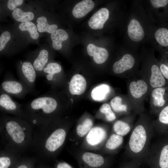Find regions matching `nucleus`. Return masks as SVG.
<instances>
[{"instance_id":"17","label":"nucleus","mask_w":168,"mask_h":168,"mask_svg":"<svg viewBox=\"0 0 168 168\" xmlns=\"http://www.w3.org/2000/svg\"><path fill=\"white\" fill-rule=\"evenodd\" d=\"M109 16V12L108 9L105 8L100 9L96 12L89 20V26L94 30L103 29Z\"/></svg>"},{"instance_id":"11","label":"nucleus","mask_w":168,"mask_h":168,"mask_svg":"<svg viewBox=\"0 0 168 168\" xmlns=\"http://www.w3.org/2000/svg\"><path fill=\"white\" fill-rule=\"evenodd\" d=\"M166 89L165 87L155 88L151 92L150 105L151 112L158 114L166 104L165 95Z\"/></svg>"},{"instance_id":"40","label":"nucleus","mask_w":168,"mask_h":168,"mask_svg":"<svg viewBox=\"0 0 168 168\" xmlns=\"http://www.w3.org/2000/svg\"><path fill=\"white\" fill-rule=\"evenodd\" d=\"M17 168H27L26 166L24 165L19 166Z\"/></svg>"},{"instance_id":"16","label":"nucleus","mask_w":168,"mask_h":168,"mask_svg":"<svg viewBox=\"0 0 168 168\" xmlns=\"http://www.w3.org/2000/svg\"><path fill=\"white\" fill-rule=\"evenodd\" d=\"M135 63L134 57L130 54H126L119 60L115 62L113 69L115 74H122L129 71L134 67Z\"/></svg>"},{"instance_id":"3","label":"nucleus","mask_w":168,"mask_h":168,"mask_svg":"<svg viewBox=\"0 0 168 168\" xmlns=\"http://www.w3.org/2000/svg\"><path fill=\"white\" fill-rule=\"evenodd\" d=\"M128 98L134 113L139 115L143 113L144 102L150 94V89L147 82L142 78L130 79L128 84Z\"/></svg>"},{"instance_id":"18","label":"nucleus","mask_w":168,"mask_h":168,"mask_svg":"<svg viewBox=\"0 0 168 168\" xmlns=\"http://www.w3.org/2000/svg\"><path fill=\"white\" fill-rule=\"evenodd\" d=\"M123 142V137L112 132L101 148L105 153H114L122 147Z\"/></svg>"},{"instance_id":"36","label":"nucleus","mask_w":168,"mask_h":168,"mask_svg":"<svg viewBox=\"0 0 168 168\" xmlns=\"http://www.w3.org/2000/svg\"><path fill=\"white\" fill-rule=\"evenodd\" d=\"M159 67L163 76L166 79L168 80V63H161Z\"/></svg>"},{"instance_id":"26","label":"nucleus","mask_w":168,"mask_h":168,"mask_svg":"<svg viewBox=\"0 0 168 168\" xmlns=\"http://www.w3.org/2000/svg\"><path fill=\"white\" fill-rule=\"evenodd\" d=\"M110 91L109 86L105 84H102L95 87L92 89L91 92V96L95 101H101L106 98Z\"/></svg>"},{"instance_id":"32","label":"nucleus","mask_w":168,"mask_h":168,"mask_svg":"<svg viewBox=\"0 0 168 168\" xmlns=\"http://www.w3.org/2000/svg\"><path fill=\"white\" fill-rule=\"evenodd\" d=\"M99 110L100 112L105 115V119L107 121L112 122L116 119V115L109 104L105 103L102 105Z\"/></svg>"},{"instance_id":"37","label":"nucleus","mask_w":168,"mask_h":168,"mask_svg":"<svg viewBox=\"0 0 168 168\" xmlns=\"http://www.w3.org/2000/svg\"><path fill=\"white\" fill-rule=\"evenodd\" d=\"M10 159L7 157L2 156L0 158V168H8L11 164Z\"/></svg>"},{"instance_id":"19","label":"nucleus","mask_w":168,"mask_h":168,"mask_svg":"<svg viewBox=\"0 0 168 168\" xmlns=\"http://www.w3.org/2000/svg\"><path fill=\"white\" fill-rule=\"evenodd\" d=\"M88 54L92 56L94 62L98 64L105 62L107 60L109 54L105 48L97 47L92 44H89L86 48Z\"/></svg>"},{"instance_id":"39","label":"nucleus","mask_w":168,"mask_h":168,"mask_svg":"<svg viewBox=\"0 0 168 168\" xmlns=\"http://www.w3.org/2000/svg\"><path fill=\"white\" fill-rule=\"evenodd\" d=\"M56 168H73L71 166L65 162L58 163L56 166Z\"/></svg>"},{"instance_id":"20","label":"nucleus","mask_w":168,"mask_h":168,"mask_svg":"<svg viewBox=\"0 0 168 168\" xmlns=\"http://www.w3.org/2000/svg\"><path fill=\"white\" fill-rule=\"evenodd\" d=\"M49 53L45 49L41 50L37 55L32 58L31 63L36 71L37 76H42L43 69L49 62Z\"/></svg>"},{"instance_id":"13","label":"nucleus","mask_w":168,"mask_h":168,"mask_svg":"<svg viewBox=\"0 0 168 168\" xmlns=\"http://www.w3.org/2000/svg\"><path fill=\"white\" fill-rule=\"evenodd\" d=\"M66 132L62 128L55 129L46 140L45 147L50 152H54L58 150L63 144L65 140Z\"/></svg>"},{"instance_id":"34","label":"nucleus","mask_w":168,"mask_h":168,"mask_svg":"<svg viewBox=\"0 0 168 168\" xmlns=\"http://www.w3.org/2000/svg\"><path fill=\"white\" fill-rule=\"evenodd\" d=\"M23 2L22 0H9L7 3V6L10 10H14L16 7L21 5Z\"/></svg>"},{"instance_id":"28","label":"nucleus","mask_w":168,"mask_h":168,"mask_svg":"<svg viewBox=\"0 0 168 168\" xmlns=\"http://www.w3.org/2000/svg\"><path fill=\"white\" fill-rule=\"evenodd\" d=\"M36 22L37 30L40 33L47 32L51 34L57 29V26L54 24H49L46 18L44 16L39 17L37 19Z\"/></svg>"},{"instance_id":"12","label":"nucleus","mask_w":168,"mask_h":168,"mask_svg":"<svg viewBox=\"0 0 168 168\" xmlns=\"http://www.w3.org/2000/svg\"><path fill=\"white\" fill-rule=\"evenodd\" d=\"M62 68L59 63L49 62L43 70L42 76L45 78L46 82L52 86L54 87L59 82V75L62 73Z\"/></svg>"},{"instance_id":"5","label":"nucleus","mask_w":168,"mask_h":168,"mask_svg":"<svg viewBox=\"0 0 168 168\" xmlns=\"http://www.w3.org/2000/svg\"><path fill=\"white\" fill-rule=\"evenodd\" d=\"M110 129L101 126L93 127L85 137L81 144L84 150L100 149L110 135Z\"/></svg>"},{"instance_id":"2","label":"nucleus","mask_w":168,"mask_h":168,"mask_svg":"<svg viewBox=\"0 0 168 168\" xmlns=\"http://www.w3.org/2000/svg\"><path fill=\"white\" fill-rule=\"evenodd\" d=\"M57 96L54 91H49L30 101L25 111L29 119L39 124L54 120L59 107Z\"/></svg>"},{"instance_id":"24","label":"nucleus","mask_w":168,"mask_h":168,"mask_svg":"<svg viewBox=\"0 0 168 168\" xmlns=\"http://www.w3.org/2000/svg\"><path fill=\"white\" fill-rule=\"evenodd\" d=\"M157 119L153 120L154 130L162 132L168 126V105L164 107L158 114Z\"/></svg>"},{"instance_id":"6","label":"nucleus","mask_w":168,"mask_h":168,"mask_svg":"<svg viewBox=\"0 0 168 168\" xmlns=\"http://www.w3.org/2000/svg\"><path fill=\"white\" fill-rule=\"evenodd\" d=\"M76 157L79 168H109L112 161L109 157L89 152H82Z\"/></svg>"},{"instance_id":"31","label":"nucleus","mask_w":168,"mask_h":168,"mask_svg":"<svg viewBox=\"0 0 168 168\" xmlns=\"http://www.w3.org/2000/svg\"><path fill=\"white\" fill-rule=\"evenodd\" d=\"M20 29L23 31H27L29 33L30 37L34 40L37 39L39 37L37 26L34 23L29 21L21 23L19 26Z\"/></svg>"},{"instance_id":"33","label":"nucleus","mask_w":168,"mask_h":168,"mask_svg":"<svg viewBox=\"0 0 168 168\" xmlns=\"http://www.w3.org/2000/svg\"><path fill=\"white\" fill-rule=\"evenodd\" d=\"M11 38V35L8 31L3 32L0 36V51H2L5 48L7 43Z\"/></svg>"},{"instance_id":"14","label":"nucleus","mask_w":168,"mask_h":168,"mask_svg":"<svg viewBox=\"0 0 168 168\" xmlns=\"http://www.w3.org/2000/svg\"><path fill=\"white\" fill-rule=\"evenodd\" d=\"M133 116L130 114L124 119L116 121L113 126L112 132L122 137L127 135L133 128Z\"/></svg>"},{"instance_id":"38","label":"nucleus","mask_w":168,"mask_h":168,"mask_svg":"<svg viewBox=\"0 0 168 168\" xmlns=\"http://www.w3.org/2000/svg\"><path fill=\"white\" fill-rule=\"evenodd\" d=\"M139 166L136 162L131 161L124 163L119 168H139Z\"/></svg>"},{"instance_id":"30","label":"nucleus","mask_w":168,"mask_h":168,"mask_svg":"<svg viewBox=\"0 0 168 168\" xmlns=\"http://www.w3.org/2000/svg\"><path fill=\"white\" fill-rule=\"evenodd\" d=\"M157 42L163 47H168V29L162 27L158 29L155 33Z\"/></svg>"},{"instance_id":"25","label":"nucleus","mask_w":168,"mask_h":168,"mask_svg":"<svg viewBox=\"0 0 168 168\" xmlns=\"http://www.w3.org/2000/svg\"><path fill=\"white\" fill-rule=\"evenodd\" d=\"M50 37L53 48L56 50H59L62 48V43L68 38V35L65 30L59 29L52 33Z\"/></svg>"},{"instance_id":"15","label":"nucleus","mask_w":168,"mask_h":168,"mask_svg":"<svg viewBox=\"0 0 168 168\" xmlns=\"http://www.w3.org/2000/svg\"><path fill=\"white\" fill-rule=\"evenodd\" d=\"M86 81L84 77L79 74L73 75L69 81L68 86L69 93L72 95H80L85 91Z\"/></svg>"},{"instance_id":"22","label":"nucleus","mask_w":168,"mask_h":168,"mask_svg":"<svg viewBox=\"0 0 168 168\" xmlns=\"http://www.w3.org/2000/svg\"><path fill=\"white\" fill-rule=\"evenodd\" d=\"M128 37L132 40L139 41L144 37V32L142 27L139 21L136 19H132L128 27Z\"/></svg>"},{"instance_id":"29","label":"nucleus","mask_w":168,"mask_h":168,"mask_svg":"<svg viewBox=\"0 0 168 168\" xmlns=\"http://www.w3.org/2000/svg\"><path fill=\"white\" fill-rule=\"evenodd\" d=\"M12 16L15 20L21 23L29 22L34 18V15L32 12H25L20 8L14 9L12 12Z\"/></svg>"},{"instance_id":"4","label":"nucleus","mask_w":168,"mask_h":168,"mask_svg":"<svg viewBox=\"0 0 168 168\" xmlns=\"http://www.w3.org/2000/svg\"><path fill=\"white\" fill-rule=\"evenodd\" d=\"M151 145L144 160L150 168H168V141Z\"/></svg>"},{"instance_id":"1","label":"nucleus","mask_w":168,"mask_h":168,"mask_svg":"<svg viewBox=\"0 0 168 168\" xmlns=\"http://www.w3.org/2000/svg\"><path fill=\"white\" fill-rule=\"evenodd\" d=\"M125 147L127 156L139 166L143 162L150 149L154 129L153 120L144 113L134 125Z\"/></svg>"},{"instance_id":"10","label":"nucleus","mask_w":168,"mask_h":168,"mask_svg":"<svg viewBox=\"0 0 168 168\" xmlns=\"http://www.w3.org/2000/svg\"><path fill=\"white\" fill-rule=\"evenodd\" d=\"M0 107L3 112L15 115L21 118L28 119L21 105L14 100L12 96L0 91Z\"/></svg>"},{"instance_id":"9","label":"nucleus","mask_w":168,"mask_h":168,"mask_svg":"<svg viewBox=\"0 0 168 168\" xmlns=\"http://www.w3.org/2000/svg\"><path fill=\"white\" fill-rule=\"evenodd\" d=\"M18 67L19 80L26 87L29 93L35 92V84L37 73L33 65L29 61H20Z\"/></svg>"},{"instance_id":"27","label":"nucleus","mask_w":168,"mask_h":168,"mask_svg":"<svg viewBox=\"0 0 168 168\" xmlns=\"http://www.w3.org/2000/svg\"><path fill=\"white\" fill-rule=\"evenodd\" d=\"M92 120L89 118L84 119L77 126L76 132L77 136L80 138H85L93 127Z\"/></svg>"},{"instance_id":"8","label":"nucleus","mask_w":168,"mask_h":168,"mask_svg":"<svg viewBox=\"0 0 168 168\" xmlns=\"http://www.w3.org/2000/svg\"><path fill=\"white\" fill-rule=\"evenodd\" d=\"M21 118L12 117L6 115L2 116L1 121L4 123L7 132L16 143H22L25 138V134L22 125L25 121Z\"/></svg>"},{"instance_id":"21","label":"nucleus","mask_w":168,"mask_h":168,"mask_svg":"<svg viewBox=\"0 0 168 168\" xmlns=\"http://www.w3.org/2000/svg\"><path fill=\"white\" fill-rule=\"evenodd\" d=\"M110 104L111 108L114 112L126 115L131 114L132 112L134 113L129 100L123 103L122 98L119 96H116L112 99Z\"/></svg>"},{"instance_id":"35","label":"nucleus","mask_w":168,"mask_h":168,"mask_svg":"<svg viewBox=\"0 0 168 168\" xmlns=\"http://www.w3.org/2000/svg\"><path fill=\"white\" fill-rule=\"evenodd\" d=\"M150 1L152 6L156 8L164 7L168 4V0H151Z\"/></svg>"},{"instance_id":"23","label":"nucleus","mask_w":168,"mask_h":168,"mask_svg":"<svg viewBox=\"0 0 168 168\" xmlns=\"http://www.w3.org/2000/svg\"><path fill=\"white\" fill-rule=\"evenodd\" d=\"M94 6V3L92 0L82 1L74 6L72 11V14L76 18H82L91 11Z\"/></svg>"},{"instance_id":"7","label":"nucleus","mask_w":168,"mask_h":168,"mask_svg":"<svg viewBox=\"0 0 168 168\" xmlns=\"http://www.w3.org/2000/svg\"><path fill=\"white\" fill-rule=\"evenodd\" d=\"M0 91L18 99L24 98L29 92L24 84L11 74H6L1 83Z\"/></svg>"}]
</instances>
